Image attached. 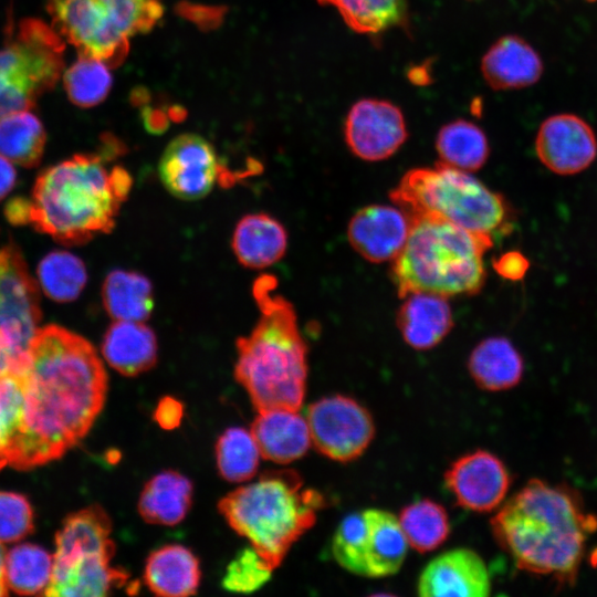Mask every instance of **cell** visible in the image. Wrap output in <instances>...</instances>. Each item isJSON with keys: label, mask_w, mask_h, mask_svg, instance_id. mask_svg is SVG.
<instances>
[{"label": "cell", "mask_w": 597, "mask_h": 597, "mask_svg": "<svg viewBox=\"0 0 597 597\" xmlns=\"http://www.w3.org/2000/svg\"><path fill=\"white\" fill-rule=\"evenodd\" d=\"M409 219L408 238L390 269L398 296L479 293L486 280L483 256L493 247V238L438 217Z\"/></svg>", "instance_id": "5b68a950"}, {"label": "cell", "mask_w": 597, "mask_h": 597, "mask_svg": "<svg viewBox=\"0 0 597 597\" xmlns=\"http://www.w3.org/2000/svg\"><path fill=\"white\" fill-rule=\"evenodd\" d=\"M33 531V511L21 494L0 491V543L22 540Z\"/></svg>", "instance_id": "60d3db41"}, {"label": "cell", "mask_w": 597, "mask_h": 597, "mask_svg": "<svg viewBox=\"0 0 597 597\" xmlns=\"http://www.w3.org/2000/svg\"><path fill=\"white\" fill-rule=\"evenodd\" d=\"M260 450L251 432L232 427L223 431L216 444L217 467L229 482H245L254 476L260 461Z\"/></svg>", "instance_id": "836d02e7"}, {"label": "cell", "mask_w": 597, "mask_h": 597, "mask_svg": "<svg viewBox=\"0 0 597 597\" xmlns=\"http://www.w3.org/2000/svg\"><path fill=\"white\" fill-rule=\"evenodd\" d=\"M365 511L345 516L332 540V554L345 570L365 577L364 540L366 534Z\"/></svg>", "instance_id": "74e56055"}, {"label": "cell", "mask_w": 597, "mask_h": 597, "mask_svg": "<svg viewBox=\"0 0 597 597\" xmlns=\"http://www.w3.org/2000/svg\"><path fill=\"white\" fill-rule=\"evenodd\" d=\"M28 207L29 200L23 198H14L6 206V216L8 220L14 224L28 223Z\"/></svg>", "instance_id": "f6af8a7d"}, {"label": "cell", "mask_w": 597, "mask_h": 597, "mask_svg": "<svg viewBox=\"0 0 597 597\" xmlns=\"http://www.w3.org/2000/svg\"><path fill=\"white\" fill-rule=\"evenodd\" d=\"M4 561H6V551L0 543V596L8 595V586L6 584L4 577Z\"/></svg>", "instance_id": "bcb514c9"}, {"label": "cell", "mask_w": 597, "mask_h": 597, "mask_svg": "<svg viewBox=\"0 0 597 597\" xmlns=\"http://www.w3.org/2000/svg\"><path fill=\"white\" fill-rule=\"evenodd\" d=\"M364 511L367 522L364 540L365 577L394 575L400 569L409 546L398 516L378 509Z\"/></svg>", "instance_id": "cb8c5ba5"}, {"label": "cell", "mask_w": 597, "mask_h": 597, "mask_svg": "<svg viewBox=\"0 0 597 597\" xmlns=\"http://www.w3.org/2000/svg\"><path fill=\"white\" fill-rule=\"evenodd\" d=\"M491 527L517 568L572 585L597 517L570 488L532 479L501 505Z\"/></svg>", "instance_id": "7a4b0ae2"}, {"label": "cell", "mask_w": 597, "mask_h": 597, "mask_svg": "<svg viewBox=\"0 0 597 597\" xmlns=\"http://www.w3.org/2000/svg\"><path fill=\"white\" fill-rule=\"evenodd\" d=\"M273 570L252 546L247 547L227 566L222 587L233 593H252L270 579Z\"/></svg>", "instance_id": "ab89813d"}, {"label": "cell", "mask_w": 597, "mask_h": 597, "mask_svg": "<svg viewBox=\"0 0 597 597\" xmlns=\"http://www.w3.org/2000/svg\"><path fill=\"white\" fill-rule=\"evenodd\" d=\"M409 217L399 208L370 205L359 209L349 220L347 239L365 260L381 263L394 260L406 243Z\"/></svg>", "instance_id": "ac0fdd59"}, {"label": "cell", "mask_w": 597, "mask_h": 597, "mask_svg": "<svg viewBox=\"0 0 597 597\" xmlns=\"http://www.w3.org/2000/svg\"><path fill=\"white\" fill-rule=\"evenodd\" d=\"M52 568L53 555L39 545L19 544L6 553V584L19 595L44 591L51 580Z\"/></svg>", "instance_id": "4dcf8cb0"}, {"label": "cell", "mask_w": 597, "mask_h": 597, "mask_svg": "<svg viewBox=\"0 0 597 597\" xmlns=\"http://www.w3.org/2000/svg\"><path fill=\"white\" fill-rule=\"evenodd\" d=\"M144 579L147 587L159 596L193 595L200 583L199 561L180 544L164 545L148 556Z\"/></svg>", "instance_id": "d4e9b609"}, {"label": "cell", "mask_w": 597, "mask_h": 597, "mask_svg": "<svg viewBox=\"0 0 597 597\" xmlns=\"http://www.w3.org/2000/svg\"><path fill=\"white\" fill-rule=\"evenodd\" d=\"M102 301L115 321L144 322L154 310L153 286L138 272L114 270L104 280Z\"/></svg>", "instance_id": "83f0119b"}, {"label": "cell", "mask_w": 597, "mask_h": 597, "mask_svg": "<svg viewBox=\"0 0 597 597\" xmlns=\"http://www.w3.org/2000/svg\"><path fill=\"white\" fill-rule=\"evenodd\" d=\"M192 491L190 480L179 472H160L145 484L138 500V512L147 523L174 526L187 515Z\"/></svg>", "instance_id": "4316f807"}, {"label": "cell", "mask_w": 597, "mask_h": 597, "mask_svg": "<svg viewBox=\"0 0 597 597\" xmlns=\"http://www.w3.org/2000/svg\"><path fill=\"white\" fill-rule=\"evenodd\" d=\"M23 418L22 374L0 376V470L9 465Z\"/></svg>", "instance_id": "8d00e7d4"}, {"label": "cell", "mask_w": 597, "mask_h": 597, "mask_svg": "<svg viewBox=\"0 0 597 597\" xmlns=\"http://www.w3.org/2000/svg\"><path fill=\"white\" fill-rule=\"evenodd\" d=\"M444 483L463 509L491 512L503 504L511 476L500 458L485 450H475L450 465Z\"/></svg>", "instance_id": "9a60e30c"}, {"label": "cell", "mask_w": 597, "mask_h": 597, "mask_svg": "<svg viewBox=\"0 0 597 597\" xmlns=\"http://www.w3.org/2000/svg\"><path fill=\"white\" fill-rule=\"evenodd\" d=\"M337 9L346 24L359 33H379L407 19V0H317Z\"/></svg>", "instance_id": "d6a6232c"}, {"label": "cell", "mask_w": 597, "mask_h": 597, "mask_svg": "<svg viewBox=\"0 0 597 597\" xmlns=\"http://www.w3.org/2000/svg\"><path fill=\"white\" fill-rule=\"evenodd\" d=\"M17 172L11 161L0 155V200L14 187Z\"/></svg>", "instance_id": "ee69618b"}, {"label": "cell", "mask_w": 597, "mask_h": 597, "mask_svg": "<svg viewBox=\"0 0 597 597\" xmlns=\"http://www.w3.org/2000/svg\"><path fill=\"white\" fill-rule=\"evenodd\" d=\"M63 40L41 20L20 22L0 49V119L30 109L54 87L64 67Z\"/></svg>", "instance_id": "9c48e42d"}, {"label": "cell", "mask_w": 597, "mask_h": 597, "mask_svg": "<svg viewBox=\"0 0 597 597\" xmlns=\"http://www.w3.org/2000/svg\"><path fill=\"white\" fill-rule=\"evenodd\" d=\"M7 373H12L11 371V366H10V360H9L7 354L0 347V376L4 375Z\"/></svg>", "instance_id": "7dc6e473"}, {"label": "cell", "mask_w": 597, "mask_h": 597, "mask_svg": "<svg viewBox=\"0 0 597 597\" xmlns=\"http://www.w3.org/2000/svg\"><path fill=\"white\" fill-rule=\"evenodd\" d=\"M158 174L174 197L197 200L213 189L221 174V164L206 138L185 133L166 146L158 164Z\"/></svg>", "instance_id": "4fadbf2b"}, {"label": "cell", "mask_w": 597, "mask_h": 597, "mask_svg": "<svg viewBox=\"0 0 597 597\" xmlns=\"http://www.w3.org/2000/svg\"><path fill=\"white\" fill-rule=\"evenodd\" d=\"M540 161L552 172L572 176L587 169L597 156L593 128L574 114H557L546 118L535 138Z\"/></svg>", "instance_id": "2e32d148"}, {"label": "cell", "mask_w": 597, "mask_h": 597, "mask_svg": "<svg viewBox=\"0 0 597 597\" xmlns=\"http://www.w3.org/2000/svg\"><path fill=\"white\" fill-rule=\"evenodd\" d=\"M491 577L482 557L470 548L444 552L422 569L417 593L421 597H484Z\"/></svg>", "instance_id": "e0dca14e"}, {"label": "cell", "mask_w": 597, "mask_h": 597, "mask_svg": "<svg viewBox=\"0 0 597 597\" xmlns=\"http://www.w3.org/2000/svg\"><path fill=\"white\" fill-rule=\"evenodd\" d=\"M305 418L314 448L337 462L357 459L375 436L370 412L348 396L334 395L314 401Z\"/></svg>", "instance_id": "8fae6325"}, {"label": "cell", "mask_w": 597, "mask_h": 597, "mask_svg": "<svg viewBox=\"0 0 597 597\" xmlns=\"http://www.w3.org/2000/svg\"><path fill=\"white\" fill-rule=\"evenodd\" d=\"M389 197L409 218L438 217L491 238L509 234L515 222V211L503 195L440 161L407 171Z\"/></svg>", "instance_id": "52a82bcc"}, {"label": "cell", "mask_w": 597, "mask_h": 597, "mask_svg": "<svg viewBox=\"0 0 597 597\" xmlns=\"http://www.w3.org/2000/svg\"><path fill=\"white\" fill-rule=\"evenodd\" d=\"M52 28L80 55L119 65L128 54L129 38L119 31L98 0H48Z\"/></svg>", "instance_id": "7c38bea8"}, {"label": "cell", "mask_w": 597, "mask_h": 597, "mask_svg": "<svg viewBox=\"0 0 597 597\" xmlns=\"http://www.w3.org/2000/svg\"><path fill=\"white\" fill-rule=\"evenodd\" d=\"M23 418L9 465L29 470L61 458L101 412L107 374L94 346L59 325L38 329L22 374Z\"/></svg>", "instance_id": "6da1fadb"}, {"label": "cell", "mask_w": 597, "mask_h": 597, "mask_svg": "<svg viewBox=\"0 0 597 597\" xmlns=\"http://www.w3.org/2000/svg\"><path fill=\"white\" fill-rule=\"evenodd\" d=\"M468 369L474 383L488 391H503L522 379L524 363L520 352L505 337L481 341L471 352Z\"/></svg>", "instance_id": "484cf974"}, {"label": "cell", "mask_w": 597, "mask_h": 597, "mask_svg": "<svg viewBox=\"0 0 597 597\" xmlns=\"http://www.w3.org/2000/svg\"><path fill=\"white\" fill-rule=\"evenodd\" d=\"M493 268L503 279L520 281L526 275L530 261L520 251H507L493 261Z\"/></svg>", "instance_id": "b9f144b4"}, {"label": "cell", "mask_w": 597, "mask_h": 597, "mask_svg": "<svg viewBox=\"0 0 597 597\" xmlns=\"http://www.w3.org/2000/svg\"><path fill=\"white\" fill-rule=\"evenodd\" d=\"M237 260L248 269H265L283 258L287 247L285 228L270 214L250 213L240 219L232 235Z\"/></svg>", "instance_id": "603a6c76"}, {"label": "cell", "mask_w": 597, "mask_h": 597, "mask_svg": "<svg viewBox=\"0 0 597 597\" xmlns=\"http://www.w3.org/2000/svg\"><path fill=\"white\" fill-rule=\"evenodd\" d=\"M325 499L290 469L271 470L228 493L218 504L228 524L275 569L315 523Z\"/></svg>", "instance_id": "8992f818"}, {"label": "cell", "mask_w": 597, "mask_h": 597, "mask_svg": "<svg viewBox=\"0 0 597 597\" xmlns=\"http://www.w3.org/2000/svg\"><path fill=\"white\" fill-rule=\"evenodd\" d=\"M106 161L102 153L77 154L44 169L32 189L28 223L66 245L111 232L133 180Z\"/></svg>", "instance_id": "3957f363"}, {"label": "cell", "mask_w": 597, "mask_h": 597, "mask_svg": "<svg viewBox=\"0 0 597 597\" xmlns=\"http://www.w3.org/2000/svg\"><path fill=\"white\" fill-rule=\"evenodd\" d=\"M398 521L409 546L419 553L434 551L450 534V522L446 509L429 499L405 506L400 511Z\"/></svg>", "instance_id": "1f68e13d"}, {"label": "cell", "mask_w": 597, "mask_h": 597, "mask_svg": "<svg viewBox=\"0 0 597 597\" xmlns=\"http://www.w3.org/2000/svg\"><path fill=\"white\" fill-rule=\"evenodd\" d=\"M251 432L261 457L280 464L291 463L312 446L306 418L295 409L275 408L259 411Z\"/></svg>", "instance_id": "d6986e66"}, {"label": "cell", "mask_w": 597, "mask_h": 597, "mask_svg": "<svg viewBox=\"0 0 597 597\" xmlns=\"http://www.w3.org/2000/svg\"><path fill=\"white\" fill-rule=\"evenodd\" d=\"M46 135L42 123L21 111L0 119V155L23 167H35L44 151Z\"/></svg>", "instance_id": "f546056e"}, {"label": "cell", "mask_w": 597, "mask_h": 597, "mask_svg": "<svg viewBox=\"0 0 597 597\" xmlns=\"http://www.w3.org/2000/svg\"><path fill=\"white\" fill-rule=\"evenodd\" d=\"M396 323L404 341L413 349L437 346L451 331L453 318L447 297L412 293L404 297Z\"/></svg>", "instance_id": "44dd1931"}, {"label": "cell", "mask_w": 597, "mask_h": 597, "mask_svg": "<svg viewBox=\"0 0 597 597\" xmlns=\"http://www.w3.org/2000/svg\"><path fill=\"white\" fill-rule=\"evenodd\" d=\"M38 276L46 296L61 303L75 300L87 280L83 261L66 251L46 254L39 263Z\"/></svg>", "instance_id": "e575fe53"}, {"label": "cell", "mask_w": 597, "mask_h": 597, "mask_svg": "<svg viewBox=\"0 0 597 597\" xmlns=\"http://www.w3.org/2000/svg\"><path fill=\"white\" fill-rule=\"evenodd\" d=\"M481 71L492 88L514 90L536 83L542 75L543 63L525 40L505 35L483 55Z\"/></svg>", "instance_id": "ffe728a7"}, {"label": "cell", "mask_w": 597, "mask_h": 597, "mask_svg": "<svg viewBox=\"0 0 597 597\" xmlns=\"http://www.w3.org/2000/svg\"><path fill=\"white\" fill-rule=\"evenodd\" d=\"M111 66L85 55L63 72V84L70 101L80 107H93L102 103L112 88Z\"/></svg>", "instance_id": "d590c367"}, {"label": "cell", "mask_w": 597, "mask_h": 597, "mask_svg": "<svg viewBox=\"0 0 597 597\" xmlns=\"http://www.w3.org/2000/svg\"><path fill=\"white\" fill-rule=\"evenodd\" d=\"M157 339L144 322L115 321L103 337L102 355L124 376H137L157 360Z\"/></svg>", "instance_id": "7402d4cb"}, {"label": "cell", "mask_w": 597, "mask_h": 597, "mask_svg": "<svg viewBox=\"0 0 597 597\" xmlns=\"http://www.w3.org/2000/svg\"><path fill=\"white\" fill-rule=\"evenodd\" d=\"M127 38L153 30L164 14L160 0H98Z\"/></svg>", "instance_id": "f35d334b"}, {"label": "cell", "mask_w": 597, "mask_h": 597, "mask_svg": "<svg viewBox=\"0 0 597 597\" xmlns=\"http://www.w3.org/2000/svg\"><path fill=\"white\" fill-rule=\"evenodd\" d=\"M344 135L354 155L367 161H379L394 155L408 133L404 115L396 105L365 98L348 112Z\"/></svg>", "instance_id": "5bb4252c"}, {"label": "cell", "mask_w": 597, "mask_h": 597, "mask_svg": "<svg viewBox=\"0 0 597 597\" xmlns=\"http://www.w3.org/2000/svg\"><path fill=\"white\" fill-rule=\"evenodd\" d=\"M277 280L262 274L252 293L260 316L248 336L238 338L234 376L258 411L298 410L307 380V345L293 305L276 293Z\"/></svg>", "instance_id": "277c9868"}, {"label": "cell", "mask_w": 597, "mask_h": 597, "mask_svg": "<svg viewBox=\"0 0 597 597\" xmlns=\"http://www.w3.org/2000/svg\"><path fill=\"white\" fill-rule=\"evenodd\" d=\"M436 149L440 163L468 172L479 170L490 154L483 130L464 119L450 122L440 128Z\"/></svg>", "instance_id": "f1b7e54d"}, {"label": "cell", "mask_w": 597, "mask_h": 597, "mask_svg": "<svg viewBox=\"0 0 597 597\" xmlns=\"http://www.w3.org/2000/svg\"><path fill=\"white\" fill-rule=\"evenodd\" d=\"M41 316L38 285L18 245L0 231V347L12 373L25 371Z\"/></svg>", "instance_id": "30bf717a"}, {"label": "cell", "mask_w": 597, "mask_h": 597, "mask_svg": "<svg viewBox=\"0 0 597 597\" xmlns=\"http://www.w3.org/2000/svg\"><path fill=\"white\" fill-rule=\"evenodd\" d=\"M182 416V404L172 397L163 398L154 412L156 422L166 430L177 428L181 422Z\"/></svg>", "instance_id": "7bdbcfd3"}, {"label": "cell", "mask_w": 597, "mask_h": 597, "mask_svg": "<svg viewBox=\"0 0 597 597\" xmlns=\"http://www.w3.org/2000/svg\"><path fill=\"white\" fill-rule=\"evenodd\" d=\"M112 522L97 505L69 515L55 536L50 597H101L125 587L129 576L111 561L115 544Z\"/></svg>", "instance_id": "ba28073f"}]
</instances>
